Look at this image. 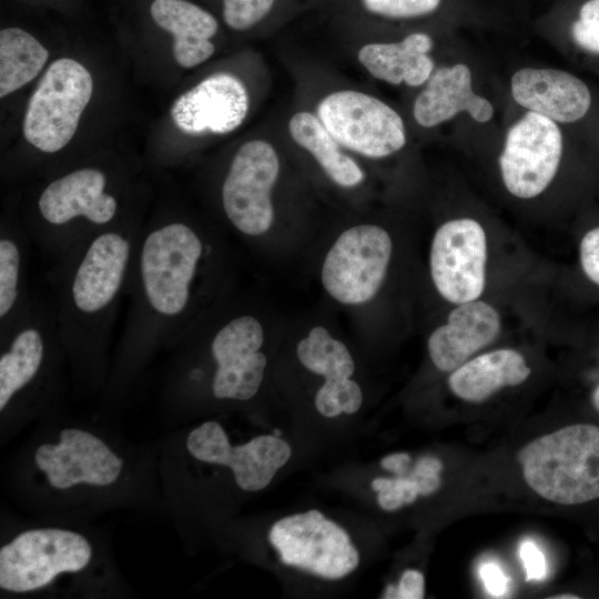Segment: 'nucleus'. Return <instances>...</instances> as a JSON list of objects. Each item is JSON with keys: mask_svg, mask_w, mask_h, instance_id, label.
<instances>
[{"mask_svg": "<svg viewBox=\"0 0 599 599\" xmlns=\"http://www.w3.org/2000/svg\"><path fill=\"white\" fill-rule=\"evenodd\" d=\"M577 21L588 31L599 35V0L586 1L579 10Z\"/></svg>", "mask_w": 599, "mask_h": 599, "instance_id": "72a5a7b5", "label": "nucleus"}, {"mask_svg": "<svg viewBox=\"0 0 599 599\" xmlns=\"http://www.w3.org/2000/svg\"><path fill=\"white\" fill-rule=\"evenodd\" d=\"M530 373L521 353L498 348L478 354L453 370L448 386L460 399L481 403L505 387L522 384Z\"/></svg>", "mask_w": 599, "mask_h": 599, "instance_id": "5701e85b", "label": "nucleus"}, {"mask_svg": "<svg viewBox=\"0 0 599 599\" xmlns=\"http://www.w3.org/2000/svg\"><path fill=\"white\" fill-rule=\"evenodd\" d=\"M49 58L48 50L19 28L0 32V97L17 91L34 79Z\"/></svg>", "mask_w": 599, "mask_h": 599, "instance_id": "393cba45", "label": "nucleus"}, {"mask_svg": "<svg viewBox=\"0 0 599 599\" xmlns=\"http://www.w3.org/2000/svg\"><path fill=\"white\" fill-rule=\"evenodd\" d=\"M393 253L389 233L375 224H359L344 231L326 254L322 283L337 302L359 305L382 287Z\"/></svg>", "mask_w": 599, "mask_h": 599, "instance_id": "9d476101", "label": "nucleus"}, {"mask_svg": "<svg viewBox=\"0 0 599 599\" xmlns=\"http://www.w3.org/2000/svg\"><path fill=\"white\" fill-rule=\"evenodd\" d=\"M571 35L581 49L599 53V35L585 29L577 20L571 26Z\"/></svg>", "mask_w": 599, "mask_h": 599, "instance_id": "f704fd0d", "label": "nucleus"}, {"mask_svg": "<svg viewBox=\"0 0 599 599\" xmlns=\"http://www.w3.org/2000/svg\"><path fill=\"white\" fill-rule=\"evenodd\" d=\"M480 577L486 590L494 597H501L507 592V578L504 571L494 562H486L480 567Z\"/></svg>", "mask_w": 599, "mask_h": 599, "instance_id": "2f4dec72", "label": "nucleus"}, {"mask_svg": "<svg viewBox=\"0 0 599 599\" xmlns=\"http://www.w3.org/2000/svg\"><path fill=\"white\" fill-rule=\"evenodd\" d=\"M34 460L57 489L80 484L109 486L123 467V460L103 440L79 428H65L60 432L59 443L39 446Z\"/></svg>", "mask_w": 599, "mask_h": 599, "instance_id": "2eb2a0df", "label": "nucleus"}, {"mask_svg": "<svg viewBox=\"0 0 599 599\" xmlns=\"http://www.w3.org/2000/svg\"><path fill=\"white\" fill-rule=\"evenodd\" d=\"M292 0H222L224 23L232 30L245 31L272 19Z\"/></svg>", "mask_w": 599, "mask_h": 599, "instance_id": "cd10ccee", "label": "nucleus"}, {"mask_svg": "<svg viewBox=\"0 0 599 599\" xmlns=\"http://www.w3.org/2000/svg\"><path fill=\"white\" fill-rule=\"evenodd\" d=\"M91 557L90 542L75 531L27 530L0 549V587L11 592L33 591L60 573L84 569Z\"/></svg>", "mask_w": 599, "mask_h": 599, "instance_id": "6e6552de", "label": "nucleus"}, {"mask_svg": "<svg viewBox=\"0 0 599 599\" xmlns=\"http://www.w3.org/2000/svg\"><path fill=\"white\" fill-rule=\"evenodd\" d=\"M501 328L498 308L483 298L454 305L446 321L429 335V357L439 370L451 373L494 343Z\"/></svg>", "mask_w": 599, "mask_h": 599, "instance_id": "f3484780", "label": "nucleus"}, {"mask_svg": "<svg viewBox=\"0 0 599 599\" xmlns=\"http://www.w3.org/2000/svg\"><path fill=\"white\" fill-rule=\"evenodd\" d=\"M297 357L308 370L322 375L327 388H336L355 370L353 357L345 344L331 336L323 326L313 327L297 344Z\"/></svg>", "mask_w": 599, "mask_h": 599, "instance_id": "a878e982", "label": "nucleus"}, {"mask_svg": "<svg viewBox=\"0 0 599 599\" xmlns=\"http://www.w3.org/2000/svg\"><path fill=\"white\" fill-rule=\"evenodd\" d=\"M111 184L103 169L88 165L57 176L39 191L23 223L45 257L58 261L129 216Z\"/></svg>", "mask_w": 599, "mask_h": 599, "instance_id": "7ed1b4c3", "label": "nucleus"}, {"mask_svg": "<svg viewBox=\"0 0 599 599\" xmlns=\"http://www.w3.org/2000/svg\"><path fill=\"white\" fill-rule=\"evenodd\" d=\"M268 540L283 564L325 579L343 578L359 564L346 530L316 509L277 520Z\"/></svg>", "mask_w": 599, "mask_h": 599, "instance_id": "9b49d317", "label": "nucleus"}, {"mask_svg": "<svg viewBox=\"0 0 599 599\" xmlns=\"http://www.w3.org/2000/svg\"><path fill=\"white\" fill-rule=\"evenodd\" d=\"M409 476L413 478V480L416 484L418 495H422V496H427L435 493L439 488L440 483H441L439 475L416 476L410 473Z\"/></svg>", "mask_w": 599, "mask_h": 599, "instance_id": "4c0bfd02", "label": "nucleus"}, {"mask_svg": "<svg viewBox=\"0 0 599 599\" xmlns=\"http://www.w3.org/2000/svg\"><path fill=\"white\" fill-rule=\"evenodd\" d=\"M399 599H422L424 597V576L417 570H406L397 586Z\"/></svg>", "mask_w": 599, "mask_h": 599, "instance_id": "473e14b6", "label": "nucleus"}, {"mask_svg": "<svg viewBox=\"0 0 599 599\" xmlns=\"http://www.w3.org/2000/svg\"><path fill=\"white\" fill-rule=\"evenodd\" d=\"M186 447L197 460L231 468L237 486L246 491L265 488L292 455L290 445L274 435L233 447L222 426L212 420L190 433Z\"/></svg>", "mask_w": 599, "mask_h": 599, "instance_id": "4468645a", "label": "nucleus"}, {"mask_svg": "<svg viewBox=\"0 0 599 599\" xmlns=\"http://www.w3.org/2000/svg\"><path fill=\"white\" fill-rule=\"evenodd\" d=\"M410 463V457L406 453H396L384 457L380 460V466L386 469L396 473L402 476L407 470V466Z\"/></svg>", "mask_w": 599, "mask_h": 599, "instance_id": "e433bc0d", "label": "nucleus"}, {"mask_svg": "<svg viewBox=\"0 0 599 599\" xmlns=\"http://www.w3.org/2000/svg\"><path fill=\"white\" fill-rule=\"evenodd\" d=\"M443 469V464L439 459L433 456L420 457L412 471L416 476H435L439 475Z\"/></svg>", "mask_w": 599, "mask_h": 599, "instance_id": "c9c22d12", "label": "nucleus"}, {"mask_svg": "<svg viewBox=\"0 0 599 599\" xmlns=\"http://www.w3.org/2000/svg\"><path fill=\"white\" fill-rule=\"evenodd\" d=\"M562 150L558 123L527 111L509 128L499 155L504 186L520 200L539 196L556 177Z\"/></svg>", "mask_w": 599, "mask_h": 599, "instance_id": "ddd939ff", "label": "nucleus"}, {"mask_svg": "<svg viewBox=\"0 0 599 599\" xmlns=\"http://www.w3.org/2000/svg\"><path fill=\"white\" fill-rule=\"evenodd\" d=\"M433 47V38L418 31L399 41L368 42L359 48L357 59L375 79L414 88L424 85L435 70L429 55Z\"/></svg>", "mask_w": 599, "mask_h": 599, "instance_id": "aec40b11", "label": "nucleus"}, {"mask_svg": "<svg viewBox=\"0 0 599 599\" xmlns=\"http://www.w3.org/2000/svg\"><path fill=\"white\" fill-rule=\"evenodd\" d=\"M488 235L476 219H450L436 230L429 271L437 293L458 305L483 297L487 285Z\"/></svg>", "mask_w": 599, "mask_h": 599, "instance_id": "f8f14e48", "label": "nucleus"}, {"mask_svg": "<svg viewBox=\"0 0 599 599\" xmlns=\"http://www.w3.org/2000/svg\"><path fill=\"white\" fill-rule=\"evenodd\" d=\"M215 246L212 235L183 215L164 214L143 224L126 290L124 358L140 361L174 344L202 316L220 276Z\"/></svg>", "mask_w": 599, "mask_h": 599, "instance_id": "f257e3e1", "label": "nucleus"}, {"mask_svg": "<svg viewBox=\"0 0 599 599\" xmlns=\"http://www.w3.org/2000/svg\"><path fill=\"white\" fill-rule=\"evenodd\" d=\"M204 323L207 351L215 369L211 390L217 399L248 400L258 392L267 364L261 348L264 329L251 313H231Z\"/></svg>", "mask_w": 599, "mask_h": 599, "instance_id": "0eeeda50", "label": "nucleus"}, {"mask_svg": "<svg viewBox=\"0 0 599 599\" xmlns=\"http://www.w3.org/2000/svg\"><path fill=\"white\" fill-rule=\"evenodd\" d=\"M250 97L244 83L233 74L206 77L173 103L174 124L187 134H226L245 120Z\"/></svg>", "mask_w": 599, "mask_h": 599, "instance_id": "dca6fc26", "label": "nucleus"}, {"mask_svg": "<svg viewBox=\"0 0 599 599\" xmlns=\"http://www.w3.org/2000/svg\"><path fill=\"white\" fill-rule=\"evenodd\" d=\"M32 238L24 225L3 219L0 230V337L29 312L31 292L28 268Z\"/></svg>", "mask_w": 599, "mask_h": 599, "instance_id": "412c9836", "label": "nucleus"}, {"mask_svg": "<svg viewBox=\"0 0 599 599\" xmlns=\"http://www.w3.org/2000/svg\"><path fill=\"white\" fill-rule=\"evenodd\" d=\"M278 174V154L265 140H250L233 155L221 185V205L225 219L240 234L257 237L271 229V194Z\"/></svg>", "mask_w": 599, "mask_h": 599, "instance_id": "1a4fd4ad", "label": "nucleus"}, {"mask_svg": "<svg viewBox=\"0 0 599 599\" xmlns=\"http://www.w3.org/2000/svg\"><path fill=\"white\" fill-rule=\"evenodd\" d=\"M424 85L413 105L419 126H437L461 112L478 123H487L494 116V105L473 90L471 71L464 63L435 69Z\"/></svg>", "mask_w": 599, "mask_h": 599, "instance_id": "6ab92c4d", "label": "nucleus"}, {"mask_svg": "<svg viewBox=\"0 0 599 599\" xmlns=\"http://www.w3.org/2000/svg\"><path fill=\"white\" fill-rule=\"evenodd\" d=\"M273 435L276 436V437H280V436H281V432L277 430V429H275L274 433H273Z\"/></svg>", "mask_w": 599, "mask_h": 599, "instance_id": "a19ab883", "label": "nucleus"}, {"mask_svg": "<svg viewBox=\"0 0 599 599\" xmlns=\"http://www.w3.org/2000/svg\"><path fill=\"white\" fill-rule=\"evenodd\" d=\"M316 114L345 150L365 158L390 156L407 142L400 114L383 100L363 91H333L321 99Z\"/></svg>", "mask_w": 599, "mask_h": 599, "instance_id": "423d86ee", "label": "nucleus"}, {"mask_svg": "<svg viewBox=\"0 0 599 599\" xmlns=\"http://www.w3.org/2000/svg\"><path fill=\"white\" fill-rule=\"evenodd\" d=\"M510 91L517 104L556 123H573L582 119L591 105L587 84L559 69L521 68L511 75Z\"/></svg>", "mask_w": 599, "mask_h": 599, "instance_id": "a211bd4d", "label": "nucleus"}, {"mask_svg": "<svg viewBox=\"0 0 599 599\" xmlns=\"http://www.w3.org/2000/svg\"><path fill=\"white\" fill-rule=\"evenodd\" d=\"M552 598H556V599H577L578 596H575V595H559V596H556V597H552Z\"/></svg>", "mask_w": 599, "mask_h": 599, "instance_id": "ea45409f", "label": "nucleus"}, {"mask_svg": "<svg viewBox=\"0 0 599 599\" xmlns=\"http://www.w3.org/2000/svg\"><path fill=\"white\" fill-rule=\"evenodd\" d=\"M372 488L378 493V505L388 511L414 502L418 496L416 484L409 475L397 478H375L372 481Z\"/></svg>", "mask_w": 599, "mask_h": 599, "instance_id": "c85d7f7f", "label": "nucleus"}, {"mask_svg": "<svg viewBox=\"0 0 599 599\" xmlns=\"http://www.w3.org/2000/svg\"><path fill=\"white\" fill-rule=\"evenodd\" d=\"M150 11L154 22L173 34V55L181 67H196L213 55L211 39L219 22L211 12L186 0H154Z\"/></svg>", "mask_w": 599, "mask_h": 599, "instance_id": "4be33fe9", "label": "nucleus"}, {"mask_svg": "<svg viewBox=\"0 0 599 599\" xmlns=\"http://www.w3.org/2000/svg\"><path fill=\"white\" fill-rule=\"evenodd\" d=\"M93 82L88 69L70 58L53 61L30 98L23 134L43 153L62 150L74 135Z\"/></svg>", "mask_w": 599, "mask_h": 599, "instance_id": "39448f33", "label": "nucleus"}, {"mask_svg": "<svg viewBox=\"0 0 599 599\" xmlns=\"http://www.w3.org/2000/svg\"><path fill=\"white\" fill-rule=\"evenodd\" d=\"M142 227L139 217L129 215L52 262L47 272L62 345L83 367L94 368L102 358Z\"/></svg>", "mask_w": 599, "mask_h": 599, "instance_id": "f03ea898", "label": "nucleus"}, {"mask_svg": "<svg viewBox=\"0 0 599 599\" xmlns=\"http://www.w3.org/2000/svg\"><path fill=\"white\" fill-rule=\"evenodd\" d=\"M383 598H398V596H397V587H395L393 585H389L386 588Z\"/></svg>", "mask_w": 599, "mask_h": 599, "instance_id": "58836bf2", "label": "nucleus"}, {"mask_svg": "<svg viewBox=\"0 0 599 599\" xmlns=\"http://www.w3.org/2000/svg\"><path fill=\"white\" fill-rule=\"evenodd\" d=\"M577 254L582 275L599 290V224L590 227L581 235Z\"/></svg>", "mask_w": 599, "mask_h": 599, "instance_id": "c756f323", "label": "nucleus"}, {"mask_svg": "<svg viewBox=\"0 0 599 599\" xmlns=\"http://www.w3.org/2000/svg\"><path fill=\"white\" fill-rule=\"evenodd\" d=\"M520 557L526 569L527 580H542L547 576V564L544 554L530 540L520 546Z\"/></svg>", "mask_w": 599, "mask_h": 599, "instance_id": "7c9ffc66", "label": "nucleus"}, {"mask_svg": "<svg viewBox=\"0 0 599 599\" xmlns=\"http://www.w3.org/2000/svg\"><path fill=\"white\" fill-rule=\"evenodd\" d=\"M526 483L562 505L599 498V427L577 424L544 435L518 455Z\"/></svg>", "mask_w": 599, "mask_h": 599, "instance_id": "20e7f679", "label": "nucleus"}, {"mask_svg": "<svg viewBox=\"0 0 599 599\" xmlns=\"http://www.w3.org/2000/svg\"><path fill=\"white\" fill-rule=\"evenodd\" d=\"M443 0H354L364 14L388 21H409L429 17Z\"/></svg>", "mask_w": 599, "mask_h": 599, "instance_id": "bb28decb", "label": "nucleus"}, {"mask_svg": "<svg viewBox=\"0 0 599 599\" xmlns=\"http://www.w3.org/2000/svg\"><path fill=\"white\" fill-rule=\"evenodd\" d=\"M292 140L308 152L327 176L342 187L359 185L365 173L322 123L316 113L300 111L288 121Z\"/></svg>", "mask_w": 599, "mask_h": 599, "instance_id": "b1692460", "label": "nucleus"}]
</instances>
